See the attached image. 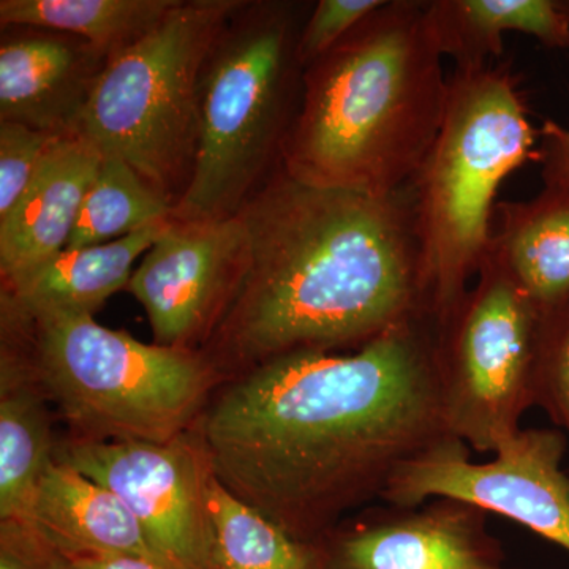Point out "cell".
<instances>
[{"label": "cell", "instance_id": "ba28073f", "mask_svg": "<svg viewBox=\"0 0 569 569\" xmlns=\"http://www.w3.org/2000/svg\"><path fill=\"white\" fill-rule=\"evenodd\" d=\"M541 317L505 266L489 253L473 290L440 325L437 369L448 436L496 452L537 403Z\"/></svg>", "mask_w": 569, "mask_h": 569}, {"label": "cell", "instance_id": "3957f363", "mask_svg": "<svg viewBox=\"0 0 569 569\" xmlns=\"http://www.w3.org/2000/svg\"><path fill=\"white\" fill-rule=\"evenodd\" d=\"M441 56L426 7L385 3L305 69L280 167L309 186L402 192L443 121Z\"/></svg>", "mask_w": 569, "mask_h": 569}, {"label": "cell", "instance_id": "7402d4cb", "mask_svg": "<svg viewBox=\"0 0 569 569\" xmlns=\"http://www.w3.org/2000/svg\"><path fill=\"white\" fill-rule=\"evenodd\" d=\"M174 206L129 163L103 156L67 249L107 244L173 219Z\"/></svg>", "mask_w": 569, "mask_h": 569}, {"label": "cell", "instance_id": "8992f818", "mask_svg": "<svg viewBox=\"0 0 569 569\" xmlns=\"http://www.w3.org/2000/svg\"><path fill=\"white\" fill-rule=\"evenodd\" d=\"M26 316L41 387L80 440L167 443L223 385L200 350L142 343L91 316Z\"/></svg>", "mask_w": 569, "mask_h": 569}, {"label": "cell", "instance_id": "ffe728a7", "mask_svg": "<svg viewBox=\"0 0 569 569\" xmlns=\"http://www.w3.org/2000/svg\"><path fill=\"white\" fill-rule=\"evenodd\" d=\"M178 0H2L0 24L71 33L104 54H118L148 36Z\"/></svg>", "mask_w": 569, "mask_h": 569}, {"label": "cell", "instance_id": "f1b7e54d", "mask_svg": "<svg viewBox=\"0 0 569 569\" xmlns=\"http://www.w3.org/2000/svg\"><path fill=\"white\" fill-rule=\"evenodd\" d=\"M561 10L567 13V17L569 18V2H560Z\"/></svg>", "mask_w": 569, "mask_h": 569}, {"label": "cell", "instance_id": "83f0119b", "mask_svg": "<svg viewBox=\"0 0 569 569\" xmlns=\"http://www.w3.org/2000/svg\"><path fill=\"white\" fill-rule=\"evenodd\" d=\"M71 561L74 569H178L163 561L138 556L91 557Z\"/></svg>", "mask_w": 569, "mask_h": 569}, {"label": "cell", "instance_id": "9c48e42d", "mask_svg": "<svg viewBox=\"0 0 569 569\" xmlns=\"http://www.w3.org/2000/svg\"><path fill=\"white\" fill-rule=\"evenodd\" d=\"M567 437L520 429L489 462L475 463L459 438L443 436L389 479L381 501L417 508L445 498L515 520L569 552V473L561 470Z\"/></svg>", "mask_w": 569, "mask_h": 569}, {"label": "cell", "instance_id": "7a4b0ae2", "mask_svg": "<svg viewBox=\"0 0 569 569\" xmlns=\"http://www.w3.org/2000/svg\"><path fill=\"white\" fill-rule=\"evenodd\" d=\"M238 216L249 263L200 350L223 383L280 356L356 350L426 316L415 219L400 193L309 186L280 167Z\"/></svg>", "mask_w": 569, "mask_h": 569}, {"label": "cell", "instance_id": "52a82bcc", "mask_svg": "<svg viewBox=\"0 0 569 569\" xmlns=\"http://www.w3.org/2000/svg\"><path fill=\"white\" fill-rule=\"evenodd\" d=\"M242 0H178L148 36L108 61L80 133L130 164L176 206L192 179L200 142L201 80Z\"/></svg>", "mask_w": 569, "mask_h": 569}, {"label": "cell", "instance_id": "e0dca14e", "mask_svg": "<svg viewBox=\"0 0 569 569\" xmlns=\"http://www.w3.org/2000/svg\"><path fill=\"white\" fill-rule=\"evenodd\" d=\"M170 222L153 223L107 244L62 250L21 279L2 283L0 293L9 295L29 316L96 317L112 295L127 290L134 261L149 252Z\"/></svg>", "mask_w": 569, "mask_h": 569}, {"label": "cell", "instance_id": "4316f807", "mask_svg": "<svg viewBox=\"0 0 569 569\" xmlns=\"http://www.w3.org/2000/svg\"><path fill=\"white\" fill-rule=\"evenodd\" d=\"M542 138L548 187H569V129L549 121L545 123Z\"/></svg>", "mask_w": 569, "mask_h": 569}, {"label": "cell", "instance_id": "d6986e66", "mask_svg": "<svg viewBox=\"0 0 569 569\" xmlns=\"http://www.w3.org/2000/svg\"><path fill=\"white\" fill-rule=\"evenodd\" d=\"M426 21L438 50L455 56L459 67L486 66L500 56L507 32L569 48V18L550 0H445L426 7Z\"/></svg>", "mask_w": 569, "mask_h": 569}, {"label": "cell", "instance_id": "cb8c5ba5", "mask_svg": "<svg viewBox=\"0 0 569 569\" xmlns=\"http://www.w3.org/2000/svg\"><path fill=\"white\" fill-rule=\"evenodd\" d=\"M56 138L22 123L0 121V220L21 200Z\"/></svg>", "mask_w": 569, "mask_h": 569}, {"label": "cell", "instance_id": "9a60e30c", "mask_svg": "<svg viewBox=\"0 0 569 569\" xmlns=\"http://www.w3.org/2000/svg\"><path fill=\"white\" fill-rule=\"evenodd\" d=\"M102 152L84 134L56 138L13 211L0 220V277L11 283L67 249Z\"/></svg>", "mask_w": 569, "mask_h": 569}, {"label": "cell", "instance_id": "484cf974", "mask_svg": "<svg viewBox=\"0 0 569 569\" xmlns=\"http://www.w3.org/2000/svg\"><path fill=\"white\" fill-rule=\"evenodd\" d=\"M0 569H74L28 520H0Z\"/></svg>", "mask_w": 569, "mask_h": 569}, {"label": "cell", "instance_id": "7c38bea8", "mask_svg": "<svg viewBox=\"0 0 569 569\" xmlns=\"http://www.w3.org/2000/svg\"><path fill=\"white\" fill-rule=\"evenodd\" d=\"M486 512L455 500L343 520L316 542V569H511Z\"/></svg>", "mask_w": 569, "mask_h": 569}, {"label": "cell", "instance_id": "277c9868", "mask_svg": "<svg viewBox=\"0 0 569 569\" xmlns=\"http://www.w3.org/2000/svg\"><path fill=\"white\" fill-rule=\"evenodd\" d=\"M537 132L511 74L459 67L443 121L415 176L413 219L427 317L445 323L490 253L501 182L533 153Z\"/></svg>", "mask_w": 569, "mask_h": 569}, {"label": "cell", "instance_id": "44dd1931", "mask_svg": "<svg viewBox=\"0 0 569 569\" xmlns=\"http://www.w3.org/2000/svg\"><path fill=\"white\" fill-rule=\"evenodd\" d=\"M206 505L208 569H316V546L288 535L263 512L234 497L213 475Z\"/></svg>", "mask_w": 569, "mask_h": 569}, {"label": "cell", "instance_id": "603a6c76", "mask_svg": "<svg viewBox=\"0 0 569 569\" xmlns=\"http://www.w3.org/2000/svg\"><path fill=\"white\" fill-rule=\"evenodd\" d=\"M537 406L545 408L569 437V301L541 321Z\"/></svg>", "mask_w": 569, "mask_h": 569}, {"label": "cell", "instance_id": "5bb4252c", "mask_svg": "<svg viewBox=\"0 0 569 569\" xmlns=\"http://www.w3.org/2000/svg\"><path fill=\"white\" fill-rule=\"evenodd\" d=\"M0 520H29L41 478L54 462L48 402L33 365L29 318L0 302Z\"/></svg>", "mask_w": 569, "mask_h": 569}, {"label": "cell", "instance_id": "30bf717a", "mask_svg": "<svg viewBox=\"0 0 569 569\" xmlns=\"http://www.w3.org/2000/svg\"><path fill=\"white\" fill-rule=\"evenodd\" d=\"M56 459L121 498L149 548L178 569H208L211 459L198 426L167 443L73 440Z\"/></svg>", "mask_w": 569, "mask_h": 569}, {"label": "cell", "instance_id": "2e32d148", "mask_svg": "<svg viewBox=\"0 0 569 569\" xmlns=\"http://www.w3.org/2000/svg\"><path fill=\"white\" fill-rule=\"evenodd\" d=\"M28 522L71 560L110 556L160 560L121 498L59 459L41 478Z\"/></svg>", "mask_w": 569, "mask_h": 569}, {"label": "cell", "instance_id": "d4e9b609", "mask_svg": "<svg viewBox=\"0 0 569 569\" xmlns=\"http://www.w3.org/2000/svg\"><path fill=\"white\" fill-rule=\"evenodd\" d=\"M385 3V0H320L299 36L298 59L302 69L331 51Z\"/></svg>", "mask_w": 569, "mask_h": 569}, {"label": "cell", "instance_id": "6da1fadb", "mask_svg": "<svg viewBox=\"0 0 569 569\" xmlns=\"http://www.w3.org/2000/svg\"><path fill=\"white\" fill-rule=\"evenodd\" d=\"M422 317L351 353L299 351L217 389L198 422L213 477L316 545L448 436Z\"/></svg>", "mask_w": 569, "mask_h": 569}, {"label": "cell", "instance_id": "4fadbf2b", "mask_svg": "<svg viewBox=\"0 0 569 569\" xmlns=\"http://www.w3.org/2000/svg\"><path fill=\"white\" fill-rule=\"evenodd\" d=\"M110 59L71 33L2 29L0 121L52 137L80 133L82 116Z\"/></svg>", "mask_w": 569, "mask_h": 569}, {"label": "cell", "instance_id": "5b68a950", "mask_svg": "<svg viewBox=\"0 0 569 569\" xmlns=\"http://www.w3.org/2000/svg\"><path fill=\"white\" fill-rule=\"evenodd\" d=\"M301 11L242 0L231 14L206 63L197 160L174 220L231 219L279 170L302 92Z\"/></svg>", "mask_w": 569, "mask_h": 569}, {"label": "cell", "instance_id": "ac0fdd59", "mask_svg": "<svg viewBox=\"0 0 569 569\" xmlns=\"http://www.w3.org/2000/svg\"><path fill=\"white\" fill-rule=\"evenodd\" d=\"M490 253L505 266L541 320L569 301V187H548L538 200L512 208Z\"/></svg>", "mask_w": 569, "mask_h": 569}, {"label": "cell", "instance_id": "8fae6325", "mask_svg": "<svg viewBox=\"0 0 569 569\" xmlns=\"http://www.w3.org/2000/svg\"><path fill=\"white\" fill-rule=\"evenodd\" d=\"M247 263L249 238L241 217L171 219L127 290L144 307L153 343L201 350L238 293Z\"/></svg>", "mask_w": 569, "mask_h": 569}]
</instances>
